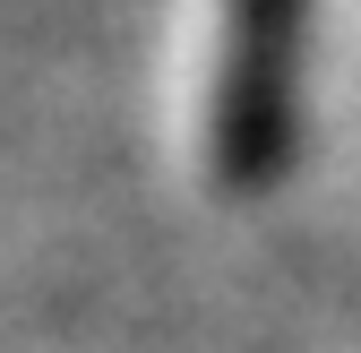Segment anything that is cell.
<instances>
[{"instance_id":"6da1fadb","label":"cell","mask_w":361,"mask_h":353,"mask_svg":"<svg viewBox=\"0 0 361 353\" xmlns=\"http://www.w3.org/2000/svg\"><path fill=\"white\" fill-rule=\"evenodd\" d=\"M293 35L301 0H233L215 86V172L224 190H267L293 147Z\"/></svg>"}]
</instances>
